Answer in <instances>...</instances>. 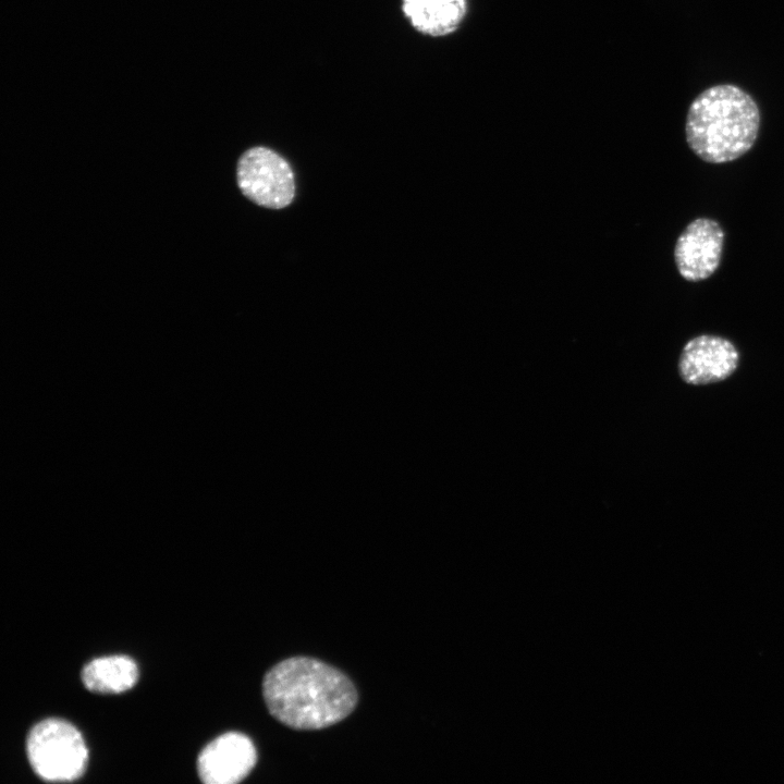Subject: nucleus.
<instances>
[{
  "label": "nucleus",
  "mask_w": 784,
  "mask_h": 784,
  "mask_svg": "<svg viewBox=\"0 0 784 784\" xmlns=\"http://www.w3.org/2000/svg\"><path fill=\"white\" fill-rule=\"evenodd\" d=\"M739 352L727 339L701 334L683 347L678 360L681 378L690 385H707L730 378L738 368Z\"/></svg>",
  "instance_id": "39448f33"
},
{
  "label": "nucleus",
  "mask_w": 784,
  "mask_h": 784,
  "mask_svg": "<svg viewBox=\"0 0 784 784\" xmlns=\"http://www.w3.org/2000/svg\"><path fill=\"white\" fill-rule=\"evenodd\" d=\"M257 761L256 748L246 735L229 732L209 743L199 754L197 771L206 784H236Z\"/></svg>",
  "instance_id": "423d86ee"
},
{
  "label": "nucleus",
  "mask_w": 784,
  "mask_h": 784,
  "mask_svg": "<svg viewBox=\"0 0 784 784\" xmlns=\"http://www.w3.org/2000/svg\"><path fill=\"white\" fill-rule=\"evenodd\" d=\"M402 9L411 24L429 36H445L462 24L467 0H403Z\"/></svg>",
  "instance_id": "6e6552de"
},
{
  "label": "nucleus",
  "mask_w": 784,
  "mask_h": 784,
  "mask_svg": "<svg viewBox=\"0 0 784 784\" xmlns=\"http://www.w3.org/2000/svg\"><path fill=\"white\" fill-rule=\"evenodd\" d=\"M759 125V109L751 96L734 85H716L691 102L686 140L703 161L730 162L752 147Z\"/></svg>",
  "instance_id": "f03ea898"
},
{
  "label": "nucleus",
  "mask_w": 784,
  "mask_h": 784,
  "mask_svg": "<svg viewBox=\"0 0 784 784\" xmlns=\"http://www.w3.org/2000/svg\"><path fill=\"white\" fill-rule=\"evenodd\" d=\"M81 677L85 687L93 693L119 694L136 684L138 667L126 656L102 657L88 662Z\"/></svg>",
  "instance_id": "1a4fd4ad"
},
{
  "label": "nucleus",
  "mask_w": 784,
  "mask_h": 784,
  "mask_svg": "<svg viewBox=\"0 0 784 784\" xmlns=\"http://www.w3.org/2000/svg\"><path fill=\"white\" fill-rule=\"evenodd\" d=\"M723 241L724 232L716 221L709 218L691 221L674 249L679 274L694 282L709 278L720 265Z\"/></svg>",
  "instance_id": "0eeeda50"
},
{
  "label": "nucleus",
  "mask_w": 784,
  "mask_h": 784,
  "mask_svg": "<svg viewBox=\"0 0 784 784\" xmlns=\"http://www.w3.org/2000/svg\"><path fill=\"white\" fill-rule=\"evenodd\" d=\"M237 184L244 196L270 208L287 207L295 196L294 172L274 150L258 146L246 150L237 162Z\"/></svg>",
  "instance_id": "20e7f679"
},
{
  "label": "nucleus",
  "mask_w": 784,
  "mask_h": 784,
  "mask_svg": "<svg viewBox=\"0 0 784 784\" xmlns=\"http://www.w3.org/2000/svg\"><path fill=\"white\" fill-rule=\"evenodd\" d=\"M264 698L270 714L296 730H320L345 719L358 697L340 670L314 658L283 660L267 672Z\"/></svg>",
  "instance_id": "f257e3e1"
},
{
  "label": "nucleus",
  "mask_w": 784,
  "mask_h": 784,
  "mask_svg": "<svg viewBox=\"0 0 784 784\" xmlns=\"http://www.w3.org/2000/svg\"><path fill=\"white\" fill-rule=\"evenodd\" d=\"M26 749L33 770L45 781H74L87 765L88 751L82 734L61 719H46L34 725Z\"/></svg>",
  "instance_id": "7ed1b4c3"
}]
</instances>
